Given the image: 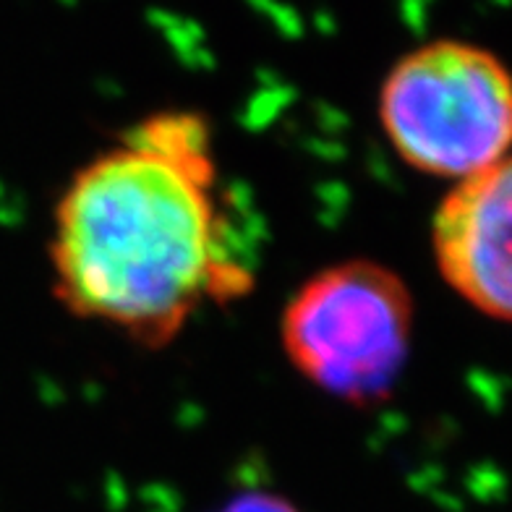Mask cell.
<instances>
[{
  "label": "cell",
  "mask_w": 512,
  "mask_h": 512,
  "mask_svg": "<svg viewBox=\"0 0 512 512\" xmlns=\"http://www.w3.org/2000/svg\"><path fill=\"white\" fill-rule=\"evenodd\" d=\"M432 249L463 301L512 322V155L458 181L434 215Z\"/></svg>",
  "instance_id": "cell-4"
},
{
  "label": "cell",
  "mask_w": 512,
  "mask_h": 512,
  "mask_svg": "<svg viewBox=\"0 0 512 512\" xmlns=\"http://www.w3.org/2000/svg\"><path fill=\"white\" fill-rule=\"evenodd\" d=\"M217 512H301L290 499L275 492H246L233 497Z\"/></svg>",
  "instance_id": "cell-5"
},
{
  "label": "cell",
  "mask_w": 512,
  "mask_h": 512,
  "mask_svg": "<svg viewBox=\"0 0 512 512\" xmlns=\"http://www.w3.org/2000/svg\"><path fill=\"white\" fill-rule=\"evenodd\" d=\"M55 296L71 314L165 345L207 304L241 298L217 196L212 134L199 113L147 115L71 178L50 243Z\"/></svg>",
  "instance_id": "cell-1"
},
{
  "label": "cell",
  "mask_w": 512,
  "mask_h": 512,
  "mask_svg": "<svg viewBox=\"0 0 512 512\" xmlns=\"http://www.w3.org/2000/svg\"><path fill=\"white\" fill-rule=\"evenodd\" d=\"M379 121L418 173L452 181L476 176L510 155V68L471 42L421 45L390 68Z\"/></svg>",
  "instance_id": "cell-2"
},
{
  "label": "cell",
  "mask_w": 512,
  "mask_h": 512,
  "mask_svg": "<svg viewBox=\"0 0 512 512\" xmlns=\"http://www.w3.org/2000/svg\"><path fill=\"white\" fill-rule=\"evenodd\" d=\"M283 351L293 369L351 405L390 398L413 340V296L403 277L369 259L311 275L283 311Z\"/></svg>",
  "instance_id": "cell-3"
}]
</instances>
